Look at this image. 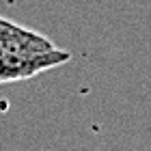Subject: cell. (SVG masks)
Wrapping results in <instances>:
<instances>
[{"label":"cell","instance_id":"6da1fadb","mask_svg":"<svg viewBox=\"0 0 151 151\" xmlns=\"http://www.w3.org/2000/svg\"><path fill=\"white\" fill-rule=\"evenodd\" d=\"M71 60V54L60 47H52L45 52H26V54H13V56L0 58V84L17 80H28L35 76L50 71L58 65H65Z\"/></svg>","mask_w":151,"mask_h":151},{"label":"cell","instance_id":"7a4b0ae2","mask_svg":"<svg viewBox=\"0 0 151 151\" xmlns=\"http://www.w3.org/2000/svg\"><path fill=\"white\" fill-rule=\"evenodd\" d=\"M52 47L56 45L47 37L0 17V58L13 56V54H26V52H45Z\"/></svg>","mask_w":151,"mask_h":151}]
</instances>
